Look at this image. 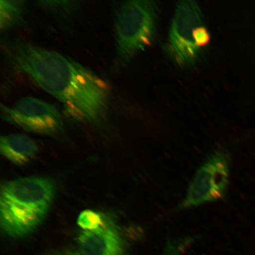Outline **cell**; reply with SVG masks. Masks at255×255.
Returning <instances> with one entry per match:
<instances>
[{
	"instance_id": "4",
	"label": "cell",
	"mask_w": 255,
	"mask_h": 255,
	"mask_svg": "<svg viewBox=\"0 0 255 255\" xmlns=\"http://www.w3.org/2000/svg\"><path fill=\"white\" fill-rule=\"evenodd\" d=\"M230 165L226 151H217L209 156L194 175L179 208H191L223 199L227 193Z\"/></svg>"
},
{
	"instance_id": "1",
	"label": "cell",
	"mask_w": 255,
	"mask_h": 255,
	"mask_svg": "<svg viewBox=\"0 0 255 255\" xmlns=\"http://www.w3.org/2000/svg\"><path fill=\"white\" fill-rule=\"evenodd\" d=\"M9 59L19 71L61 103L75 120H100L109 102V87L103 79L74 60L24 41L8 47Z\"/></svg>"
},
{
	"instance_id": "10",
	"label": "cell",
	"mask_w": 255,
	"mask_h": 255,
	"mask_svg": "<svg viewBox=\"0 0 255 255\" xmlns=\"http://www.w3.org/2000/svg\"><path fill=\"white\" fill-rule=\"evenodd\" d=\"M104 221L100 213L87 210L79 216L78 224L84 231H94L101 227Z\"/></svg>"
},
{
	"instance_id": "6",
	"label": "cell",
	"mask_w": 255,
	"mask_h": 255,
	"mask_svg": "<svg viewBox=\"0 0 255 255\" xmlns=\"http://www.w3.org/2000/svg\"><path fill=\"white\" fill-rule=\"evenodd\" d=\"M202 25V13L195 1L178 2L170 32V46L175 58L190 65L196 61L200 52L194 40V31Z\"/></svg>"
},
{
	"instance_id": "2",
	"label": "cell",
	"mask_w": 255,
	"mask_h": 255,
	"mask_svg": "<svg viewBox=\"0 0 255 255\" xmlns=\"http://www.w3.org/2000/svg\"><path fill=\"white\" fill-rule=\"evenodd\" d=\"M54 194L55 186L46 178H22L5 183L0 196L2 231L14 238L30 234L45 218Z\"/></svg>"
},
{
	"instance_id": "9",
	"label": "cell",
	"mask_w": 255,
	"mask_h": 255,
	"mask_svg": "<svg viewBox=\"0 0 255 255\" xmlns=\"http://www.w3.org/2000/svg\"><path fill=\"white\" fill-rule=\"evenodd\" d=\"M23 1H0V25L1 29H7L20 23L23 15Z\"/></svg>"
},
{
	"instance_id": "3",
	"label": "cell",
	"mask_w": 255,
	"mask_h": 255,
	"mask_svg": "<svg viewBox=\"0 0 255 255\" xmlns=\"http://www.w3.org/2000/svg\"><path fill=\"white\" fill-rule=\"evenodd\" d=\"M158 9L154 1L135 0L121 6L116 28L119 59L128 61L136 54L150 46L154 40Z\"/></svg>"
},
{
	"instance_id": "13",
	"label": "cell",
	"mask_w": 255,
	"mask_h": 255,
	"mask_svg": "<svg viewBox=\"0 0 255 255\" xmlns=\"http://www.w3.org/2000/svg\"><path fill=\"white\" fill-rule=\"evenodd\" d=\"M47 255H82L79 251H75L72 250H64L55 252V253H50Z\"/></svg>"
},
{
	"instance_id": "11",
	"label": "cell",
	"mask_w": 255,
	"mask_h": 255,
	"mask_svg": "<svg viewBox=\"0 0 255 255\" xmlns=\"http://www.w3.org/2000/svg\"><path fill=\"white\" fill-rule=\"evenodd\" d=\"M191 241L193 240L190 238L168 239L161 254L158 255H182Z\"/></svg>"
},
{
	"instance_id": "5",
	"label": "cell",
	"mask_w": 255,
	"mask_h": 255,
	"mask_svg": "<svg viewBox=\"0 0 255 255\" xmlns=\"http://www.w3.org/2000/svg\"><path fill=\"white\" fill-rule=\"evenodd\" d=\"M1 111L5 121L27 131L53 136L63 129L58 110L39 99L22 98L11 107L1 105Z\"/></svg>"
},
{
	"instance_id": "12",
	"label": "cell",
	"mask_w": 255,
	"mask_h": 255,
	"mask_svg": "<svg viewBox=\"0 0 255 255\" xmlns=\"http://www.w3.org/2000/svg\"><path fill=\"white\" fill-rule=\"evenodd\" d=\"M194 40L199 47H205L210 40V36L208 31L205 27L200 26L194 31Z\"/></svg>"
},
{
	"instance_id": "7",
	"label": "cell",
	"mask_w": 255,
	"mask_h": 255,
	"mask_svg": "<svg viewBox=\"0 0 255 255\" xmlns=\"http://www.w3.org/2000/svg\"><path fill=\"white\" fill-rule=\"evenodd\" d=\"M78 244L82 255H129L127 242L113 222L103 223L94 231L79 234Z\"/></svg>"
},
{
	"instance_id": "8",
	"label": "cell",
	"mask_w": 255,
	"mask_h": 255,
	"mask_svg": "<svg viewBox=\"0 0 255 255\" xmlns=\"http://www.w3.org/2000/svg\"><path fill=\"white\" fill-rule=\"evenodd\" d=\"M0 150L12 163L24 165L29 163L36 157L38 148L33 140L17 133L1 136Z\"/></svg>"
}]
</instances>
